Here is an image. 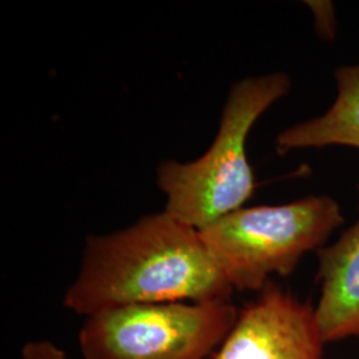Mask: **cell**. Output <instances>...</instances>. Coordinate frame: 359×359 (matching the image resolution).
Masks as SVG:
<instances>
[{"instance_id": "7a4b0ae2", "label": "cell", "mask_w": 359, "mask_h": 359, "mask_svg": "<svg viewBox=\"0 0 359 359\" xmlns=\"http://www.w3.org/2000/svg\"><path fill=\"white\" fill-rule=\"evenodd\" d=\"M290 86L286 74L274 72L231 87L208 152L191 163L167 161L158 168L157 184L167 196V213L203 231L243 208L256 189L246 156L249 132Z\"/></svg>"}, {"instance_id": "3957f363", "label": "cell", "mask_w": 359, "mask_h": 359, "mask_svg": "<svg viewBox=\"0 0 359 359\" xmlns=\"http://www.w3.org/2000/svg\"><path fill=\"white\" fill-rule=\"evenodd\" d=\"M342 224L334 198L309 196L283 205L241 208L200 233L234 290L259 292L271 276H290Z\"/></svg>"}, {"instance_id": "6da1fadb", "label": "cell", "mask_w": 359, "mask_h": 359, "mask_svg": "<svg viewBox=\"0 0 359 359\" xmlns=\"http://www.w3.org/2000/svg\"><path fill=\"white\" fill-rule=\"evenodd\" d=\"M233 292L201 233L164 210L90 236L65 306L90 317L132 305L231 301Z\"/></svg>"}, {"instance_id": "8992f818", "label": "cell", "mask_w": 359, "mask_h": 359, "mask_svg": "<svg viewBox=\"0 0 359 359\" xmlns=\"http://www.w3.org/2000/svg\"><path fill=\"white\" fill-rule=\"evenodd\" d=\"M317 255L321 295L314 311L322 337L326 344L359 341V216Z\"/></svg>"}, {"instance_id": "52a82bcc", "label": "cell", "mask_w": 359, "mask_h": 359, "mask_svg": "<svg viewBox=\"0 0 359 359\" xmlns=\"http://www.w3.org/2000/svg\"><path fill=\"white\" fill-rule=\"evenodd\" d=\"M337 99L323 115L294 124L277 136L278 154L345 145L359 149V65L335 71Z\"/></svg>"}, {"instance_id": "277c9868", "label": "cell", "mask_w": 359, "mask_h": 359, "mask_svg": "<svg viewBox=\"0 0 359 359\" xmlns=\"http://www.w3.org/2000/svg\"><path fill=\"white\" fill-rule=\"evenodd\" d=\"M237 314L231 301L111 309L86 318L79 347L84 359H208Z\"/></svg>"}, {"instance_id": "ba28073f", "label": "cell", "mask_w": 359, "mask_h": 359, "mask_svg": "<svg viewBox=\"0 0 359 359\" xmlns=\"http://www.w3.org/2000/svg\"><path fill=\"white\" fill-rule=\"evenodd\" d=\"M22 359H67L63 348L51 341H32L22 348Z\"/></svg>"}, {"instance_id": "5b68a950", "label": "cell", "mask_w": 359, "mask_h": 359, "mask_svg": "<svg viewBox=\"0 0 359 359\" xmlns=\"http://www.w3.org/2000/svg\"><path fill=\"white\" fill-rule=\"evenodd\" d=\"M314 306L270 281L238 309L213 359H323Z\"/></svg>"}]
</instances>
